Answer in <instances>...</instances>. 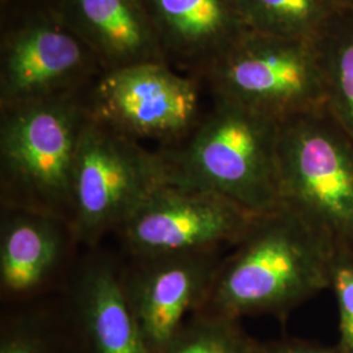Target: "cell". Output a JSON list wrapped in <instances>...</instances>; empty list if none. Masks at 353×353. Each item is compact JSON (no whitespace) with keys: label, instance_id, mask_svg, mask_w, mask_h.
Returning <instances> with one entry per match:
<instances>
[{"label":"cell","instance_id":"obj_11","mask_svg":"<svg viewBox=\"0 0 353 353\" xmlns=\"http://www.w3.org/2000/svg\"><path fill=\"white\" fill-rule=\"evenodd\" d=\"M77 243L72 225L51 214L1 208L0 294L7 305L33 303L68 280Z\"/></svg>","mask_w":353,"mask_h":353},{"label":"cell","instance_id":"obj_21","mask_svg":"<svg viewBox=\"0 0 353 353\" xmlns=\"http://www.w3.org/2000/svg\"><path fill=\"white\" fill-rule=\"evenodd\" d=\"M343 7L353 8V0H338Z\"/></svg>","mask_w":353,"mask_h":353},{"label":"cell","instance_id":"obj_19","mask_svg":"<svg viewBox=\"0 0 353 353\" xmlns=\"http://www.w3.org/2000/svg\"><path fill=\"white\" fill-rule=\"evenodd\" d=\"M328 290L334 292L338 305V347L347 353H353V252H331Z\"/></svg>","mask_w":353,"mask_h":353},{"label":"cell","instance_id":"obj_17","mask_svg":"<svg viewBox=\"0 0 353 353\" xmlns=\"http://www.w3.org/2000/svg\"><path fill=\"white\" fill-rule=\"evenodd\" d=\"M245 24L254 32L316 42L341 10L338 0H237Z\"/></svg>","mask_w":353,"mask_h":353},{"label":"cell","instance_id":"obj_14","mask_svg":"<svg viewBox=\"0 0 353 353\" xmlns=\"http://www.w3.org/2000/svg\"><path fill=\"white\" fill-rule=\"evenodd\" d=\"M101 63L103 72L165 63L143 0H50Z\"/></svg>","mask_w":353,"mask_h":353},{"label":"cell","instance_id":"obj_1","mask_svg":"<svg viewBox=\"0 0 353 353\" xmlns=\"http://www.w3.org/2000/svg\"><path fill=\"white\" fill-rule=\"evenodd\" d=\"M331 248L285 208L261 214L217 268L192 316L285 319L330 288Z\"/></svg>","mask_w":353,"mask_h":353},{"label":"cell","instance_id":"obj_6","mask_svg":"<svg viewBox=\"0 0 353 353\" xmlns=\"http://www.w3.org/2000/svg\"><path fill=\"white\" fill-rule=\"evenodd\" d=\"M212 97L275 121L326 106L316 42L248 30L202 77Z\"/></svg>","mask_w":353,"mask_h":353},{"label":"cell","instance_id":"obj_13","mask_svg":"<svg viewBox=\"0 0 353 353\" xmlns=\"http://www.w3.org/2000/svg\"><path fill=\"white\" fill-rule=\"evenodd\" d=\"M143 3L165 63L199 79L249 30L237 0H143Z\"/></svg>","mask_w":353,"mask_h":353},{"label":"cell","instance_id":"obj_10","mask_svg":"<svg viewBox=\"0 0 353 353\" xmlns=\"http://www.w3.org/2000/svg\"><path fill=\"white\" fill-rule=\"evenodd\" d=\"M221 252L130 258L122 265L127 301L150 353H164L202 305Z\"/></svg>","mask_w":353,"mask_h":353},{"label":"cell","instance_id":"obj_20","mask_svg":"<svg viewBox=\"0 0 353 353\" xmlns=\"http://www.w3.org/2000/svg\"><path fill=\"white\" fill-rule=\"evenodd\" d=\"M258 353H347L335 347H328L316 341H303L296 338H285L279 341H261Z\"/></svg>","mask_w":353,"mask_h":353},{"label":"cell","instance_id":"obj_3","mask_svg":"<svg viewBox=\"0 0 353 353\" xmlns=\"http://www.w3.org/2000/svg\"><path fill=\"white\" fill-rule=\"evenodd\" d=\"M85 90L0 108L1 208L72 223L76 157L89 119Z\"/></svg>","mask_w":353,"mask_h":353},{"label":"cell","instance_id":"obj_12","mask_svg":"<svg viewBox=\"0 0 353 353\" xmlns=\"http://www.w3.org/2000/svg\"><path fill=\"white\" fill-rule=\"evenodd\" d=\"M63 303L85 353H150L127 301L122 265L90 250L75 265Z\"/></svg>","mask_w":353,"mask_h":353},{"label":"cell","instance_id":"obj_2","mask_svg":"<svg viewBox=\"0 0 353 353\" xmlns=\"http://www.w3.org/2000/svg\"><path fill=\"white\" fill-rule=\"evenodd\" d=\"M280 122L234 102L212 97L183 141L157 148L166 182L211 191L255 214L281 208Z\"/></svg>","mask_w":353,"mask_h":353},{"label":"cell","instance_id":"obj_22","mask_svg":"<svg viewBox=\"0 0 353 353\" xmlns=\"http://www.w3.org/2000/svg\"><path fill=\"white\" fill-rule=\"evenodd\" d=\"M14 1H19V0H0V3H1V7H6V6H10V4H12Z\"/></svg>","mask_w":353,"mask_h":353},{"label":"cell","instance_id":"obj_5","mask_svg":"<svg viewBox=\"0 0 353 353\" xmlns=\"http://www.w3.org/2000/svg\"><path fill=\"white\" fill-rule=\"evenodd\" d=\"M103 72L50 0L1 7L0 108L83 92Z\"/></svg>","mask_w":353,"mask_h":353},{"label":"cell","instance_id":"obj_4","mask_svg":"<svg viewBox=\"0 0 353 353\" xmlns=\"http://www.w3.org/2000/svg\"><path fill=\"white\" fill-rule=\"evenodd\" d=\"M278 165L281 207L353 252V143L326 106L280 122Z\"/></svg>","mask_w":353,"mask_h":353},{"label":"cell","instance_id":"obj_9","mask_svg":"<svg viewBox=\"0 0 353 353\" xmlns=\"http://www.w3.org/2000/svg\"><path fill=\"white\" fill-rule=\"evenodd\" d=\"M259 216L211 191L164 182L115 233L130 258L221 252Z\"/></svg>","mask_w":353,"mask_h":353},{"label":"cell","instance_id":"obj_16","mask_svg":"<svg viewBox=\"0 0 353 353\" xmlns=\"http://www.w3.org/2000/svg\"><path fill=\"white\" fill-rule=\"evenodd\" d=\"M316 45L328 113L353 143V8L341 7Z\"/></svg>","mask_w":353,"mask_h":353},{"label":"cell","instance_id":"obj_8","mask_svg":"<svg viewBox=\"0 0 353 353\" xmlns=\"http://www.w3.org/2000/svg\"><path fill=\"white\" fill-rule=\"evenodd\" d=\"M202 80L169 64L141 63L105 71L87 90L89 118L127 138L159 148L183 141L199 125Z\"/></svg>","mask_w":353,"mask_h":353},{"label":"cell","instance_id":"obj_18","mask_svg":"<svg viewBox=\"0 0 353 353\" xmlns=\"http://www.w3.org/2000/svg\"><path fill=\"white\" fill-rule=\"evenodd\" d=\"M259 347L240 321L191 316L164 353H258Z\"/></svg>","mask_w":353,"mask_h":353},{"label":"cell","instance_id":"obj_15","mask_svg":"<svg viewBox=\"0 0 353 353\" xmlns=\"http://www.w3.org/2000/svg\"><path fill=\"white\" fill-rule=\"evenodd\" d=\"M0 353H85L59 303L10 305L1 314Z\"/></svg>","mask_w":353,"mask_h":353},{"label":"cell","instance_id":"obj_7","mask_svg":"<svg viewBox=\"0 0 353 353\" xmlns=\"http://www.w3.org/2000/svg\"><path fill=\"white\" fill-rule=\"evenodd\" d=\"M166 182L163 160L140 141L89 118L74 173L72 229L80 246L97 249L153 190Z\"/></svg>","mask_w":353,"mask_h":353}]
</instances>
